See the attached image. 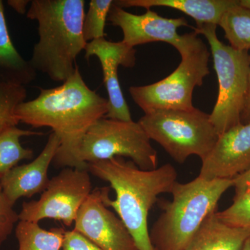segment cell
<instances>
[{"label":"cell","instance_id":"cell-12","mask_svg":"<svg viewBox=\"0 0 250 250\" xmlns=\"http://www.w3.org/2000/svg\"><path fill=\"white\" fill-rule=\"evenodd\" d=\"M112 25L121 28L124 43L131 47L149 42H164L175 47L180 41L177 31L188 27L184 18H167L147 9L145 14L136 15L113 4L108 13Z\"/></svg>","mask_w":250,"mask_h":250},{"label":"cell","instance_id":"cell-2","mask_svg":"<svg viewBox=\"0 0 250 250\" xmlns=\"http://www.w3.org/2000/svg\"><path fill=\"white\" fill-rule=\"evenodd\" d=\"M87 170L110 184L116 200H110L108 188H101L104 204L118 213L134 238L138 250H156L148 229L149 212L162 193H170L177 172L170 164L155 170H143L132 161L121 157L87 164Z\"/></svg>","mask_w":250,"mask_h":250},{"label":"cell","instance_id":"cell-18","mask_svg":"<svg viewBox=\"0 0 250 250\" xmlns=\"http://www.w3.org/2000/svg\"><path fill=\"white\" fill-rule=\"evenodd\" d=\"M64 233L63 228L47 231L39 223L19 220L16 228L18 250H61Z\"/></svg>","mask_w":250,"mask_h":250},{"label":"cell","instance_id":"cell-29","mask_svg":"<svg viewBox=\"0 0 250 250\" xmlns=\"http://www.w3.org/2000/svg\"><path fill=\"white\" fill-rule=\"evenodd\" d=\"M239 4L243 7L250 10V0H239Z\"/></svg>","mask_w":250,"mask_h":250},{"label":"cell","instance_id":"cell-27","mask_svg":"<svg viewBox=\"0 0 250 250\" xmlns=\"http://www.w3.org/2000/svg\"><path fill=\"white\" fill-rule=\"evenodd\" d=\"M31 3L29 0H9L7 4L18 14L24 15L27 13V5Z\"/></svg>","mask_w":250,"mask_h":250},{"label":"cell","instance_id":"cell-13","mask_svg":"<svg viewBox=\"0 0 250 250\" xmlns=\"http://www.w3.org/2000/svg\"><path fill=\"white\" fill-rule=\"evenodd\" d=\"M250 170V123L239 124L219 135L214 147L202 161L199 177L233 179Z\"/></svg>","mask_w":250,"mask_h":250},{"label":"cell","instance_id":"cell-17","mask_svg":"<svg viewBox=\"0 0 250 250\" xmlns=\"http://www.w3.org/2000/svg\"><path fill=\"white\" fill-rule=\"evenodd\" d=\"M37 72L13 44L5 18L3 1L0 0V82L10 84H29Z\"/></svg>","mask_w":250,"mask_h":250},{"label":"cell","instance_id":"cell-20","mask_svg":"<svg viewBox=\"0 0 250 250\" xmlns=\"http://www.w3.org/2000/svg\"><path fill=\"white\" fill-rule=\"evenodd\" d=\"M218 25L225 31V38L233 48L250 49V10L240 4L228 9L222 16Z\"/></svg>","mask_w":250,"mask_h":250},{"label":"cell","instance_id":"cell-26","mask_svg":"<svg viewBox=\"0 0 250 250\" xmlns=\"http://www.w3.org/2000/svg\"><path fill=\"white\" fill-rule=\"evenodd\" d=\"M241 124L246 125L250 123V72L248 77V90L245 98L244 105L242 111L241 117Z\"/></svg>","mask_w":250,"mask_h":250},{"label":"cell","instance_id":"cell-30","mask_svg":"<svg viewBox=\"0 0 250 250\" xmlns=\"http://www.w3.org/2000/svg\"><path fill=\"white\" fill-rule=\"evenodd\" d=\"M241 250H250V236L245 241Z\"/></svg>","mask_w":250,"mask_h":250},{"label":"cell","instance_id":"cell-14","mask_svg":"<svg viewBox=\"0 0 250 250\" xmlns=\"http://www.w3.org/2000/svg\"><path fill=\"white\" fill-rule=\"evenodd\" d=\"M60 139L52 132L45 147L37 158L27 164L17 166L1 177L5 197L11 205L21 197H30L41 193L48 186V169L60 147Z\"/></svg>","mask_w":250,"mask_h":250},{"label":"cell","instance_id":"cell-7","mask_svg":"<svg viewBox=\"0 0 250 250\" xmlns=\"http://www.w3.org/2000/svg\"><path fill=\"white\" fill-rule=\"evenodd\" d=\"M217 25L205 24L194 28L210 45L218 82V95L210 120L218 135L241 124V117L248 90L250 54L219 40Z\"/></svg>","mask_w":250,"mask_h":250},{"label":"cell","instance_id":"cell-23","mask_svg":"<svg viewBox=\"0 0 250 250\" xmlns=\"http://www.w3.org/2000/svg\"><path fill=\"white\" fill-rule=\"evenodd\" d=\"M113 0H91L88 13L85 14L83 33L87 42L104 38L105 25Z\"/></svg>","mask_w":250,"mask_h":250},{"label":"cell","instance_id":"cell-21","mask_svg":"<svg viewBox=\"0 0 250 250\" xmlns=\"http://www.w3.org/2000/svg\"><path fill=\"white\" fill-rule=\"evenodd\" d=\"M27 96L25 87L0 82V132L19 124L16 108Z\"/></svg>","mask_w":250,"mask_h":250},{"label":"cell","instance_id":"cell-19","mask_svg":"<svg viewBox=\"0 0 250 250\" xmlns=\"http://www.w3.org/2000/svg\"><path fill=\"white\" fill-rule=\"evenodd\" d=\"M42 133L21 129L13 126L0 132V176L4 175L14 168L22 160H29L34 157V152L22 147L21 139L23 136L37 135Z\"/></svg>","mask_w":250,"mask_h":250},{"label":"cell","instance_id":"cell-4","mask_svg":"<svg viewBox=\"0 0 250 250\" xmlns=\"http://www.w3.org/2000/svg\"><path fill=\"white\" fill-rule=\"evenodd\" d=\"M233 179L197 178L182 184L176 182L171 190L172 201H159L162 213L149 230L156 250H183L206 218L217 211L219 200Z\"/></svg>","mask_w":250,"mask_h":250},{"label":"cell","instance_id":"cell-6","mask_svg":"<svg viewBox=\"0 0 250 250\" xmlns=\"http://www.w3.org/2000/svg\"><path fill=\"white\" fill-rule=\"evenodd\" d=\"M138 122L149 139L159 143L179 164L192 155L203 161L219 136L210 115L196 108L188 111L156 110L146 113Z\"/></svg>","mask_w":250,"mask_h":250},{"label":"cell","instance_id":"cell-9","mask_svg":"<svg viewBox=\"0 0 250 250\" xmlns=\"http://www.w3.org/2000/svg\"><path fill=\"white\" fill-rule=\"evenodd\" d=\"M91 192L88 170L65 167L49 180L39 200L23 202L19 220L39 223L49 218L72 226Z\"/></svg>","mask_w":250,"mask_h":250},{"label":"cell","instance_id":"cell-8","mask_svg":"<svg viewBox=\"0 0 250 250\" xmlns=\"http://www.w3.org/2000/svg\"><path fill=\"white\" fill-rule=\"evenodd\" d=\"M150 141L139 122L103 118L83 136L79 149V162L87 170L88 163L125 156L141 170H155L159 160Z\"/></svg>","mask_w":250,"mask_h":250},{"label":"cell","instance_id":"cell-24","mask_svg":"<svg viewBox=\"0 0 250 250\" xmlns=\"http://www.w3.org/2000/svg\"><path fill=\"white\" fill-rule=\"evenodd\" d=\"M19 220V215L5 197L1 185L0 176V247L14 230L15 224Z\"/></svg>","mask_w":250,"mask_h":250},{"label":"cell","instance_id":"cell-15","mask_svg":"<svg viewBox=\"0 0 250 250\" xmlns=\"http://www.w3.org/2000/svg\"><path fill=\"white\" fill-rule=\"evenodd\" d=\"M113 4L123 9L141 7L170 8L191 17L197 26L205 24L218 25L223 15L239 4V0H116Z\"/></svg>","mask_w":250,"mask_h":250},{"label":"cell","instance_id":"cell-28","mask_svg":"<svg viewBox=\"0 0 250 250\" xmlns=\"http://www.w3.org/2000/svg\"><path fill=\"white\" fill-rule=\"evenodd\" d=\"M233 187L236 189L250 187V170L235 177L233 179Z\"/></svg>","mask_w":250,"mask_h":250},{"label":"cell","instance_id":"cell-22","mask_svg":"<svg viewBox=\"0 0 250 250\" xmlns=\"http://www.w3.org/2000/svg\"><path fill=\"white\" fill-rule=\"evenodd\" d=\"M216 215L225 225L250 232V187L236 188L232 205Z\"/></svg>","mask_w":250,"mask_h":250},{"label":"cell","instance_id":"cell-11","mask_svg":"<svg viewBox=\"0 0 250 250\" xmlns=\"http://www.w3.org/2000/svg\"><path fill=\"white\" fill-rule=\"evenodd\" d=\"M85 59L95 56L101 63L104 82L107 90L109 109L104 118L122 121H131L129 108L125 100L118 76L120 65L133 67L136 64V49L121 42L103 39L88 42L85 48Z\"/></svg>","mask_w":250,"mask_h":250},{"label":"cell","instance_id":"cell-1","mask_svg":"<svg viewBox=\"0 0 250 250\" xmlns=\"http://www.w3.org/2000/svg\"><path fill=\"white\" fill-rule=\"evenodd\" d=\"M108 109V99L90 89L77 66L62 85L40 88L37 98L21 104L16 115L20 123L34 128H51L59 136L60 147L54 166L85 170L79 162L81 142L88 130L106 116Z\"/></svg>","mask_w":250,"mask_h":250},{"label":"cell","instance_id":"cell-10","mask_svg":"<svg viewBox=\"0 0 250 250\" xmlns=\"http://www.w3.org/2000/svg\"><path fill=\"white\" fill-rule=\"evenodd\" d=\"M73 229L102 250H138L134 238L119 217L104 204L101 188H96L82 205Z\"/></svg>","mask_w":250,"mask_h":250},{"label":"cell","instance_id":"cell-5","mask_svg":"<svg viewBox=\"0 0 250 250\" xmlns=\"http://www.w3.org/2000/svg\"><path fill=\"white\" fill-rule=\"evenodd\" d=\"M174 48L182 61L172 73L152 84L129 88L131 98L145 114L156 110L188 111L195 108L192 93L209 74L210 53L195 31L181 35Z\"/></svg>","mask_w":250,"mask_h":250},{"label":"cell","instance_id":"cell-25","mask_svg":"<svg viewBox=\"0 0 250 250\" xmlns=\"http://www.w3.org/2000/svg\"><path fill=\"white\" fill-rule=\"evenodd\" d=\"M62 250H102L76 230H65Z\"/></svg>","mask_w":250,"mask_h":250},{"label":"cell","instance_id":"cell-16","mask_svg":"<svg viewBox=\"0 0 250 250\" xmlns=\"http://www.w3.org/2000/svg\"><path fill=\"white\" fill-rule=\"evenodd\" d=\"M217 212V211H216ZM216 212L206 218L183 250H241L250 232L233 228L219 220Z\"/></svg>","mask_w":250,"mask_h":250},{"label":"cell","instance_id":"cell-3","mask_svg":"<svg viewBox=\"0 0 250 250\" xmlns=\"http://www.w3.org/2000/svg\"><path fill=\"white\" fill-rule=\"evenodd\" d=\"M84 0H33L27 18L38 22L39 39L29 60L36 72L63 83L75 73L88 42L83 33Z\"/></svg>","mask_w":250,"mask_h":250}]
</instances>
